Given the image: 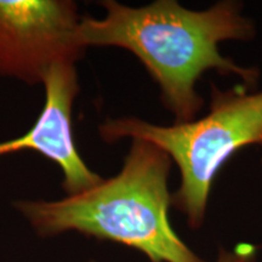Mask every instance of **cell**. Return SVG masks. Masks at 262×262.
I'll return each mask as SVG.
<instances>
[{"label":"cell","instance_id":"277c9868","mask_svg":"<svg viewBox=\"0 0 262 262\" xmlns=\"http://www.w3.org/2000/svg\"><path fill=\"white\" fill-rule=\"evenodd\" d=\"M80 18L70 0H0V77L42 84L55 64L75 63Z\"/></svg>","mask_w":262,"mask_h":262},{"label":"cell","instance_id":"3957f363","mask_svg":"<svg viewBox=\"0 0 262 262\" xmlns=\"http://www.w3.org/2000/svg\"><path fill=\"white\" fill-rule=\"evenodd\" d=\"M98 133L108 143L124 137L148 141L175 160L181 186L171 195V205L186 214L192 228H198L222 166L244 147L262 146V91L249 94L245 85L221 91L211 84L210 110L202 119L171 126L134 117L107 119Z\"/></svg>","mask_w":262,"mask_h":262},{"label":"cell","instance_id":"6da1fadb","mask_svg":"<svg viewBox=\"0 0 262 262\" xmlns=\"http://www.w3.org/2000/svg\"><path fill=\"white\" fill-rule=\"evenodd\" d=\"M103 18L84 16L78 27L80 47H118L133 52L158 83L162 101L176 123L192 122L203 106L196 80L205 71L237 74L255 86L256 68H244L221 56L219 42L249 40L254 25L234 2H221L206 11L185 9L175 0H158L130 8L114 0L100 3Z\"/></svg>","mask_w":262,"mask_h":262},{"label":"cell","instance_id":"7a4b0ae2","mask_svg":"<svg viewBox=\"0 0 262 262\" xmlns=\"http://www.w3.org/2000/svg\"><path fill=\"white\" fill-rule=\"evenodd\" d=\"M170 166L158 146L134 139L114 178L60 201H18L15 208L40 237L75 231L136 249L150 262H205L169 222Z\"/></svg>","mask_w":262,"mask_h":262},{"label":"cell","instance_id":"8992f818","mask_svg":"<svg viewBox=\"0 0 262 262\" xmlns=\"http://www.w3.org/2000/svg\"><path fill=\"white\" fill-rule=\"evenodd\" d=\"M256 248L251 244H238L232 253L226 250L220 251L217 262H254Z\"/></svg>","mask_w":262,"mask_h":262},{"label":"cell","instance_id":"5b68a950","mask_svg":"<svg viewBox=\"0 0 262 262\" xmlns=\"http://www.w3.org/2000/svg\"><path fill=\"white\" fill-rule=\"evenodd\" d=\"M42 85L45 102L40 116L22 136L0 142V157L21 150L40 153L61 169L62 186L67 194H77L103 179L85 164L75 145L72 111L79 91L75 63L55 64L45 75Z\"/></svg>","mask_w":262,"mask_h":262}]
</instances>
